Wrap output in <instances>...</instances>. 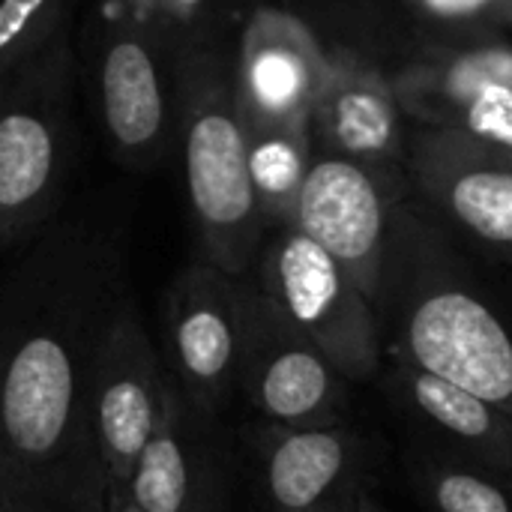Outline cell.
<instances>
[{
  "instance_id": "cell-1",
  "label": "cell",
  "mask_w": 512,
  "mask_h": 512,
  "mask_svg": "<svg viewBox=\"0 0 512 512\" xmlns=\"http://www.w3.org/2000/svg\"><path fill=\"white\" fill-rule=\"evenodd\" d=\"M120 231L54 219L0 282V492L90 489V381L129 300Z\"/></svg>"
},
{
  "instance_id": "cell-2",
  "label": "cell",
  "mask_w": 512,
  "mask_h": 512,
  "mask_svg": "<svg viewBox=\"0 0 512 512\" xmlns=\"http://www.w3.org/2000/svg\"><path fill=\"white\" fill-rule=\"evenodd\" d=\"M177 132L201 261L243 276L264 234L228 60L204 42L174 48Z\"/></svg>"
},
{
  "instance_id": "cell-3",
  "label": "cell",
  "mask_w": 512,
  "mask_h": 512,
  "mask_svg": "<svg viewBox=\"0 0 512 512\" xmlns=\"http://www.w3.org/2000/svg\"><path fill=\"white\" fill-rule=\"evenodd\" d=\"M72 24L0 81V249L54 219L75 159Z\"/></svg>"
},
{
  "instance_id": "cell-4",
  "label": "cell",
  "mask_w": 512,
  "mask_h": 512,
  "mask_svg": "<svg viewBox=\"0 0 512 512\" xmlns=\"http://www.w3.org/2000/svg\"><path fill=\"white\" fill-rule=\"evenodd\" d=\"M243 285V276H231L198 258L180 270L165 297V369L210 420L240 378Z\"/></svg>"
},
{
  "instance_id": "cell-5",
  "label": "cell",
  "mask_w": 512,
  "mask_h": 512,
  "mask_svg": "<svg viewBox=\"0 0 512 512\" xmlns=\"http://www.w3.org/2000/svg\"><path fill=\"white\" fill-rule=\"evenodd\" d=\"M165 360L150 339L135 297L114 315L90 381V435L108 498L126 495L138 453L153 435Z\"/></svg>"
},
{
  "instance_id": "cell-6",
  "label": "cell",
  "mask_w": 512,
  "mask_h": 512,
  "mask_svg": "<svg viewBox=\"0 0 512 512\" xmlns=\"http://www.w3.org/2000/svg\"><path fill=\"white\" fill-rule=\"evenodd\" d=\"M93 84L117 159L144 168L156 162L177 129L174 48L141 24H114L93 48Z\"/></svg>"
},
{
  "instance_id": "cell-7",
  "label": "cell",
  "mask_w": 512,
  "mask_h": 512,
  "mask_svg": "<svg viewBox=\"0 0 512 512\" xmlns=\"http://www.w3.org/2000/svg\"><path fill=\"white\" fill-rule=\"evenodd\" d=\"M330 54L291 12L261 6L240 33L231 66L243 126H309L324 90Z\"/></svg>"
},
{
  "instance_id": "cell-8",
  "label": "cell",
  "mask_w": 512,
  "mask_h": 512,
  "mask_svg": "<svg viewBox=\"0 0 512 512\" xmlns=\"http://www.w3.org/2000/svg\"><path fill=\"white\" fill-rule=\"evenodd\" d=\"M411 348L438 375L483 402L512 396V342L501 321L471 294L444 291L411 318Z\"/></svg>"
},
{
  "instance_id": "cell-9",
  "label": "cell",
  "mask_w": 512,
  "mask_h": 512,
  "mask_svg": "<svg viewBox=\"0 0 512 512\" xmlns=\"http://www.w3.org/2000/svg\"><path fill=\"white\" fill-rule=\"evenodd\" d=\"M291 228L330 252L351 276L375 264L384 237V198L372 171L348 156L312 159Z\"/></svg>"
},
{
  "instance_id": "cell-10",
  "label": "cell",
  "mask_w": 512,
  "mask_h": 512,
  "mask_svg": "<svg viewBox=\"0 0 512 512\" xmlns=\"http://www.w3.org/2000/svg\"><path fill=\"white\" fill-rule=\"evenodd\" d=\"M285 318L252 285H243V348L240 378L249 396L279 423H300L312 417L327 393L330 372L312 348L300 339H282Z\"/></svg>"
},
{
  "instance_id": "cell-11",
  "label": "cell",
  "mask_w": 512,
  "mask_h": 512,
  "mask_svg": "<svg viewBox=\"0 0 512 512\" xmlns=\"http://www.w3.org/2000/svg\"><path fill=\"white\" fill-rule=\"evenodd\" d=\"M204 420L165 369L159 417L138 453L126 498L144 512H204L210 501V456Z\"/></svg>"
},
{
  "instance_id": "cell-12",
  "label": "cell",
  "mask_w": 512,
  "mask_h": 512,
  "mask_svg": "<svg viewBox=\"0 0 512 512\" xmlns=\"http://www.w3.org/2000/svg\"><path fill=\"white\" fill-rule=\"evenodd\" d=\"M330 153L369 162L396 147L399 114L390 84L354 54L333 51L324 90L309 120Z\"/></svg>"
},
{
  "instance_id": "cell-13",
  "label": "cell",
  "mask_w": 512,
  "mask_h": 512,
  "mask_svg": "<svg viewBox=\"0 0 512 512\" xmlns=\"http://www.w3.org/2000/svg\"><path fill=\"white\" fill-rule=\"evenodd\" d=\"M261 294L306 336L324 339L351 300L348 273L315 240L285 228L261 255Z\"/></svg>"
},
{
  "instance_id": "cell-14",
  "label": "cell",
  "mask_w": 512,
  "mask_h": 512,
  "mask_svg": "<svg viewBox=\"0 0 512 512\" xmlns=\"http://www.w3.org/2000/svg\"><path fill=\"white\" fill-rule=\"evenodd\" d=\"M432 183L453 216L489 243H512V150L456 135L438 147Z\"/></svg>"
},
{
  "instance_id": "cell-15",
  "label": "cell",
  "mask_w": 512,
  "mask_h": 512,
  "mask_svg": "<svg viewBox=\"0 0 512 512\" xmlns=\"http://www.w3.org/2000/svg\"><path fill=\"white\" fill-rule=\"evenodd\" d=\"M246 162L264 225H288L312 165L309 126H243Z\"/></svg>"
},
{
  "instance_id": "cell-16",
  "label": "cell",
  "mask_w": 512,
  "mask_h": 512,
  "mask_svg": "<svg viewBox=\"0 0 512 512\" xmlns=\"http://www.w3.org/2000/svg\"><path fill=\"white\" fill-rule=\"evenodd\" d=\"M345 447L330 432H294L267 459V492L279 512H309L336 483Z\"/></svg>"
},
{
  "instance_id": "cell-17",
  "label": "cell",
  "mask_w": 512,
  "mask_h": 512,
  "mask_svg": "<svg viewBox=\"0 0 512 512\" xmlns=\"http://www.w3.org/2000/svg\"><path fill=\"white\" fill-rule=\"evenodd\" d=\"M492 84L512 87V48L507 45L477 48V51L444 57L432 66L411 69L402 78L399 90L414 111L435 120L444 108Z\"/></svg>"
},
{
  "instance_id": "cell-18",
  "label": "cell",
  "mask_w": 512,
  "mask_h": 512,
  "mask_svg": "<svg viewBox=\"0 0 512 512\" xmlns=\"http://www.w3.org/2000/svg\"><path fill=\"white\" fill-rule=\"evenodd\" d=\"M75 0H0V81L72 24Z\"/></svg>"
},
{
  "instance_id": "cell-19",
  "label": "cell",
  "mask_w": 512,
  "mask_h": 512,
  "mask_svg": "<svg viewBox=\"0 0 512 512\" xmlns=\"http://www.w3.org/2000/svg\"><path fill=\"white\" fill-rule=\"evenodd\" d=\"M435 120L459 126L465 135L512 150V87L492 84L444 108Z\"/></svg>"
},
{
  "instance_id": "cell-20",
  "label": "cell",
  "mask_w": 512,
  "mask_h": 512,
  "mask_svg": "<svg viewBox=\"0 0 512 512\" xmlns=\"http://www.w3.org/2000/svg\"><path fill=\"white\" fill-rule=\"evenodd\" d=\"M417 402L432 414L441 426H447L456 435L465 438H483L492 426V417L486 411V402L438 375H420L414 384Z\"/></svg>"
},
{
  "instance_id": "cell-21",
  "label": "cell",
  "mask_w": 512,
  "mask_h": 512,
  "mask_svg": "<svg viewBox=\"0 0 512 512\" xmlns=\"http://www.w3.org/2000/svg\"><path fill=\"white\" fill-rule=\"evenodd\" d=\"M3 512H108V489H33L0 492Z\"/></svg>"
},
{
  "instance_id": "cell-22",
  "label": "cell",
  "mask_w": 512,
  "mask_h": 512,
  "mask_svg": "<svg viewBox=\"0 0 512 512\" xmlns=\"http://www.w3.org/2000/svg\"><path fill=\"white\" fill-rule=\"evenodd\" d=\"M438 504L444 512H510L507 498L495 486L465 474H453L441 480Z\"/></svg>"
},
{
  "instance_id": "cell-23",
  "label": "cell",
  "mask_w": 512,
  "mask_h": 512,
  "mask_svg": "<svg viewBox=\"0 0 512 512\" xmlns=\"http://www.w3.org/2000/svg\"><path fill=\"white\" fill-rule=\"evenodd\" d=\"M414 3L441 21L512 18V0H414Z\"/></svg>"
},
{
  "instance_id": "cell-24",
  "label": "cell",
  "mask_w": 512,
  "mask_h": 512,
  "mask_svg": "<svg viewBox=\"0 0 512 512\" xmlns=\"http://www.w3.org/2000/svg\"><path fill=\"white\" fill-rule=\"evenodd\" d=\"M108 512H144L135 501H129L126 495H117V498H108Z\"/></svg>"
},
{
  "instance_id": "cell-25",
  "label": "cell",
  "mask_w": 512,
  "mask_h": 512,
  "mask_svg": "<svg viewBox=\"0 0 512 512\" xmlns=\"http://www.w3.org/2000/svg\"><path fill=\"white\" fill-rule=\"evenodd\" d=\"M0 512H3V507H0Z\"/></svg>"
}]
</instances>
